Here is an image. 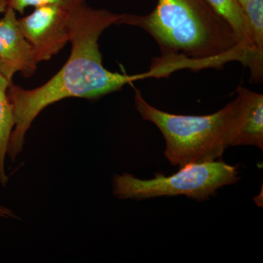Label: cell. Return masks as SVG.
<instances>
[{
    "instance_id": "277c9868",
    "label": "cell",
    "mask_w": 263,
    "mask_h": 263,
    "mask_svg": "<svg viewBox=\"0 0 263 263\" xmlns=\"http://www.w3.org/2000/svg\"><path fill=\"white\" fill-rule=\"evenodd\" d=\"M235 166L222 161L187 164L170 176L156 174L153 179L142 180L124 173L114 176L113 193L122 200H141L162 196L184 195L198 202L207 200L222 186L239 181Z\"/></svg>"
},
{
    "instance_id": "7a4b0ae2",
    "label": "cell",
    "mask_w": 263,
    "mask_h": 263,
    "mask_svg": "<svg viewBox=\"0 0 263 263\" xmlns=\"http://www.w3.org/2000/svg\"><path fill=\"white\" fill-rule=\"evenodd\" d=\"M116 24L139 27L154 38L161 54L150 69L160 79L183 69H220L230 62L252 67L233 29L205 0H158L152 13L120 14Z\"/></svg>"
},
{
    "instance_id": "8992f818",
    "label": "cell",
    "mask_w": 263,
    "mask_h": 263,
    "mask_svg": "<svg viewBox=\"0 0 263 263\" xmlns=\"http://www.w3.org/2000/svg\"><path fill=\"white\" fill-rule=\"evenodd\" d=\"M37 64L34 50L19 27L15 10L7 8L0 19V74L13 82L16 72L31 77Z\"/></svg>"
},
{
    "instance_id": "8fae6325",
    "label": "cell",
    "mask_w": 263,
    "mask_h": 263,
    "mask_svg": "<svg viewBox=\"0 0 263 263\" xmlns=\"http://www.w3.org/2000/svg\"><path fill=\"white\" fill-rule=\"evenodd\" d=\"M5 2L8 8L23 13L24 10L30 6L37 8L44 5H54L70 9L76 5L84 3V0H5Z\"/></svg>"
},
{
    "instance_id": "5bb4252c",
    "label": "cell",
    "mask_w": 263,
    "mask_h": 263,
    "mask_svg": "<svg viewBox=\"0 0 263 263\" xmlns=\"http://www.w3.org/2000/svg\"><path fill=\"white\" fill-rule=\"evenodd\" d=\"M248 1H249V0H238V2H239L240 4L242 6H243V5H245V3Z\"/></svg>"
},
{
    "instance_id": "ba28073f",
    "label": "cell",
    "mask_w": 263,
    "mask_h": 263,
    "mask_svg": "<svg viewBox=\"0 0 263 263\" xmlns=\"http://www.w3.org/2000/svg\"><path fill=\"white\" fill-rule=\"evenodd\" d=\"M205 1L231 27L238 45L250 57L252 63V69L249 70L251 82L253 84L262 82L263 61L259 60L254 51L242 5L240 4L238 0H205Z\"/></svg>"
},
{
    "instance_id": "5b68a950",
    "label": "cell",
    "mask_w": 263,
    "mask_h": 263,
    "mask_svg": "<svg viewBox=\"0 0 263 263\" xmlns=\"http://www.w3.org/2000/svg\"><path fill=\"white\" fill-rule=\"evenodd\" d=\"M69 10L59 5H44L18 19L19 27L34 50L38 63L51 60L70 42Z\"/></svg>"
},
{
    "instance_id": "52a82bcc",
    "label": "cell",
    "mask_w": 263,
    "mask_h": 263,
    "mask_svg": "<svg viewBox=\"0 0 263 263\" xmlns=\"http://www.w3.org/2000/svg\"><path fill=\"white\" fill-rule=\"evenodd\" d=\"M240 99V122L231 146H254L263 150V95L238 86Z\"/></svg>"
},
{
    "instance_id": "6da1fadb",
    "label": "cell",
    "mask_w": 263,
    "mask_h": 263,
    "mask_svg": "<svg viewBox=\"0 0 263 263\" xmlns=\"http://www.w3.org/2000/svg\"><path fill=\"white\" fill-rule=\"evenodd\" d=\"M120 14L107 10L93 9L84 3L69 10L70 42L68 60L46 84L25 89L10 83L8 95L15 117L8 157L14 162L24 149L27 132L34 119L46 107L65 98L96 100L134 81L153 78L149 70L128 75L111 72L104 67L99 48L102 33L117 24Z\"/></svg>"
},
{
    "instance_id": "4fadbf2b",
    "label": "cell",
    "mask_w": 263,
    "mask_h": 263,
    "mask_svg": "<svg viewBox=\"0 0 263 263\" xmlns=\"http://www.w3.org/2000/svg\"><path fill=\"white\" fill-rule=\"evenodd\" d=\"M7 8H8V6H7L5 0H0V13H5Z\"/></svg>"
},
{
    "instance_id": "7c38bea8",
    "label": "cell",
    "mask_w": 263,
    "mask_h": 263,
    "mask_svg": "<svg viewBox=\"0 0 263 263\" xmlns=\"http://www.w3.org/2000/svg\"><path fill=\"white\" fill-rule=\"evenodd\" d=\"M0 217L5 219H18V216L15 215L13 211L3 205H0Z\"/></svg>"
},
{
    "instance_id": "9c48e42d",
    "label": "cell",
    "mask_w": 263,
    "mask_h": 263,
    "mask_svg": "<svg viewBox=\"0 0 263 263\" xmlns=\"http://www.w3.org/2000/svg\"><path fill=\"white\" fill-rule=\"evenodd\" d=\"M9 82L0 74V183H8V177L5 171V160L8 156L10 137L15 127L13 106L8 95Z\"/></svg>"
},
{
    "instance_id": "30bf717a",
    "label": "cell",
    "mask_w": 263,
    "mask_h": 263,
    "mask_svg": "<svg viewBox=\"0 0 263 263\" xmlns=\"http://www.w3.org/2000/svg\"><path fill=\"white\" fill-rule=\"evenodd\" d=\"M242 7L254 51L263 61V0H249Z\"/></svg>"
},
{
    "instance_id": "3957f363",
    "label": "cell",
    "mask_w": 263,
    "mask_h": 263,
    "mask_svg": "<svg viewBox=\"0 0 263 263\" xmlns=\"http://www.w3.org/2000/svg\"><path fill=\"white\" fill-rule=\"evenodd\" d=\"M135 105L144 120L155 124L165 140L164 155L179 168L190 164L213 162L232 146L240 122L238 95L216 113L205 116L176 115L150 105L136 89Z\"/></svg>"
}]
</instances>
